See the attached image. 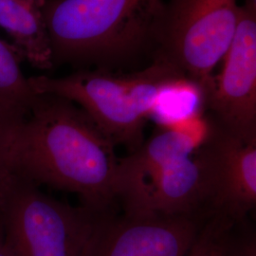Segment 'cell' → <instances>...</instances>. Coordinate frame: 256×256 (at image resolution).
<instances>
[{
	"label": "cell",
	"instance_id": "17",
	"mask_svg": "<svg viewBox=\"0 0 256 256\" xmlns=\"http://www.w3.org/2000/svg\"><path fill=\"white\" fill-rule=\"evenodd\" d=\"M0 256H12V254L10 252L9 248L7 247V245H6L1 224H0Z\"/></svg>",
	"mask_w": 256,
	"mask_h": 256
},
{
	"label": "cell",
	"instance_id": "6",
	"mask_svg": "<svg viewBox=\"0 0 256 256\" xmlns=\"http://www.w3.org/2000/svg\"><path fill=\"white\" fill-rule=\"evenodd\" d=\"M206 120L207 134L194 154L207 183L208 209L236 221L245 220L256 205V138Z\"/></svg>",
	"mask_w": 256,
	"mask_h": 256
},
{
	"label": "cell",
	"instance_id": "9",
	"mask_svg": "<svg viewBox=\"0 0 256 256\" xmlns=\"http://www.w3.org/2000/svg\"><path fill=\"white\" fill-rule=\"evenodd\" d=\"M206 126L192 122L172 128H160L153 137L124 158H119L114 194L124 212L137 209L147 186L164 167L192 155L206 136Z\"/></svg>",
	"mask_w": 256,
	"mask_h": 256
},
{
	"label": "cell",
	"instance_id": "2",
	"mask_svg": "<svg viewBox=\"0 0 256 256\" xmlns=\"http://www.w3.org/2000/svg\"><path fill=\"white\" fill-rule=\"evenodd\" d=\"M166 0H45L54 66L111 70L152 55Z\"/></svg>",
	"mask_w": 256,
	"mask_h": 256
},
{
	"label": "cell",
	"instance_id": "10",
	"mask_svg": "<svg viewBox=\"0 0 256 256\" xmlns=\"http://www.w3.org/2000/svg\"><path fill=\"white\" fill-rule=\"evenodd\" d=\"M210 212L202 164L192 153L164 167L147 186L137 209L130 214H190Z\"/></svg>",
	"mask_w": 256,
	"mask_h": 256
},
{
	"label": "cell",
	"instance_id": "5",
	"mask_svg": "<svg viewBox=\"0 0 256 256\" xmlns=\"http://www.w3.org/2000/svg\"><path fill=\"white\" fill-rule=\"evenodd\" d=\"M241 16L238 0H167L156 34L152 60L171 64L196 84L204 102L214 84Z\"/></svg>",
	"mask_w": 256,
	"mask_h": 256
},
{
	"label": "cell",
	"instance_id": "13",
	"mask_svg": "<svg viewBox=\"0 0 256 256\" xmlns=\"http://www.w3.org/2000/svg\"><path fill=\"white\" fill-rule=\"evenodd\" d=\"M22 60L14 46L0 39V110L12 115L27 110L36 96L21 70Z\"/></svg>",
	"mask_w": 256,
	"mask_h": 256
},
{
	"label": "cell",
	"instance_id": "4",
	"mask_svg": "<svg viewBox=\"0 0 256 256\" xmlns=\"http://www.w3.org/2000/svg\"><path fill=\"white\" fill-rule=\"evenodd\" d=\"M115 214L56 200L7 170L0 174V224L12 256H92Z\"/></svg>",
	"mask_w": 256,
	"mask_h": 256
},
{
	"label": "cell",
	"instance_id": "16",
	"mask_svg": "<svg viewBox=\"0 0 256 256\" xmlns=\"http://www.w3.org/2000/svg\"><path fill=\"white\" fill-rule=\"evenodd\" d=\"M12 116L4 113L0 110V174L5 171L4 164V148H5V140H6V132L10 119Z\"/></svg>",
	"mask_w": 256,
	"mask_h": 256
},
{
	"label": "cell",
	"instance_id": "18",
	"mask_svg": "<svg viewBox=\"0 0 256 256\" xmlns=\"http://www.w3.org/2000/svg\"><path fill=\"white\" fill-rule=\"evenodd\" d=\"M246 2L252 4V5H256V0H246Z\"/></svg>",
	"mask_w": 256,
	"mask_h": 256
},
{
	"label": "cell",
	"instance_id": "8",
	"mask_svg": "<svg viewBox=\"0 0 256 256\" xmlns=\"http://www.w3.org/2000/svg\"><path fill=\"white\" fill-rule=\"evenodd\" d=\"M210 214H115L92 256H185Z\"/></svg>",
	"mask_w": 256,
	"mask_h": 256
},
{
	"label": "cell",
	"instance_id": "15",
	"mask_svg": "<svg viewBox=\"0 0 256 256\" xmlns=\"http://www.w3.org/2000/svg\"><path fill=\"white\" fill-rule=\"evenodd\" d=\"M225 256H256V230L250 221H236L230 230Z\"/></svg>",
	"mask_w": 256,
	"mask_h": 256
},
{
	"label": "cell",
	"instance_id": "3",
	"mask_svg": "<svg viewBox=\"0 0 256 256\" xmlns=\"http://www.w3.org/2000/svg\"><path fill=\"white\" fill-rule=\"evenodd\" d=\"M178 77L185 76L171 64L151 60L146 68L129 74L79 68L63 77H28V82L36 93L74 102L116 146L132 153L144 142V128L160 90Z\"/></svg>",
	"mask_w": 256,
	"mask_h": 256
},
{
	"label": "cell",
	"instance_id": "14",
	"mask_svg": "<svg viewBox=\"0 0 256 256\" xmlns=\"http://www.w3.org/2000/svg\"><path fill=\"white\" fill-rule=\"evenodd\" d=\"M236 221L222 214H212L185 256H225L228 234Z\"/></svg>",
	"mask_w": 256,
	"mask_h": 256
},
{
	"label": "cell",
	"instance_id": "1",
	"mask_svg": "<svg viewBox=\"0 0 256 256\" xmlns=\"http://www.w3.org/2000/svg\"><path fill=\"white\" fill-rule=\"evenodd\" d=\"M116 146L72 102L38 94L10 119L5 169L19 178L79 196L81 205L116 208Z\"/></svg>",
	"mask_w": 256,
	"mask_h": 256
},
{
	"label": "cell",
	"instance_id": "7",
	"mask_svg": "<svg viewBox=\"0 0 256 256\" xmlns=\"http://www.w3.org/2000/svg\"><path fill=\"white\" fill-rule=\"evenodd\" d=\"M210 122L256 138V6L245 2L220 75L204 102Z\"/></svg>",
	"mask_w": 256,
	"mask_h": 256
},
{
	"label": "cell",
	"instance_id": "12",
	"mask_svg": "<svg viewBox=\"0 0 256 256\" xmlns=\"http://www.w3.org/2000/svg\"><path fill=\"white\" fill-rule=\"evenodd\" d=\"M200 115H204L202 88L186 77H178L162 86L150 118L160 128H171Z\"/></svg>",
	"mask_w": 256,
	"mask_h": 256
},
{
	"label": "cell",
	"instance_id": "11",
	"mask_svg": "<svg viewBox=\"0 0 256 256\" xmlns=\"http://www.w3.org/2000/svg\"><path fill=\"white\" fill-rule=\"evenodd\" d=\"M44 3L45 0H0V28L12 38V45L23 60L48 70L54 66Z\"/></svg>",
	"mask_w": 256,
	"mask_h": 256
}]
</instances>
